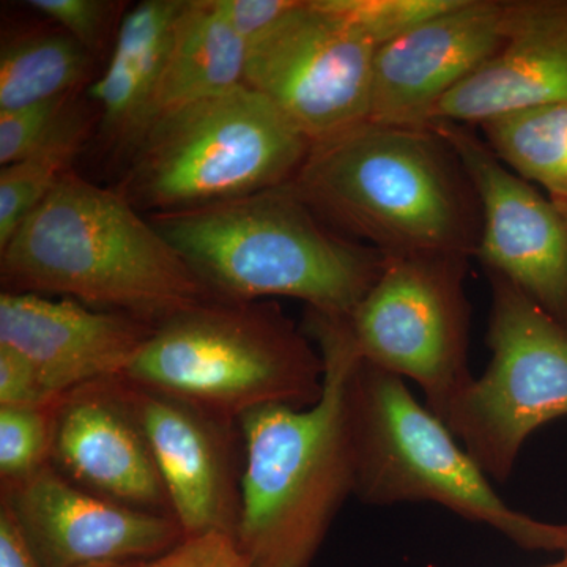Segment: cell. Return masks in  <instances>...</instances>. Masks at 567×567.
<instances>
[{"instance_id": "obj_1", "label": "cell", "mask_w": 567, "mask_h": 567, "mask_svg": "<svg viewBox=\"0 0 567 567\" xmlns=\"http://www.w3.org/2000/svg\"><path fill=\"white\" fill-rule=\"evenodd\" d=\"M293 192L336 233L385 256L476 257L480 194L461 156L431 126L364 122L312 142Z\"/></svg>"}, {"instance_id": "obj_2", "label": "cell", "mask_w": 567, "mask_h": 567, "mask_svg": "<svg viewBox=\"0 0 567 567\" xmlns=\"http://www.w3.org/2000/svg\"><path fill=\"white\" fill-rule=\"evenodd\" d=\"M323 393L308 409L267 405L238 420L244 442L237 539L252 567H311L350 495L354 458L346 394L360 353L346 317L306 311Z\"/></svg>"}, {"instance_id": "obj_3", "label": "cell", "mask_w": 567, "mask_h": 567, "mask_svg": "<svg viewBox=\"0 0 567 567\" xmlns=\"http://www.w3.org/2000/svg\"><path fill=\"white\" fill-rule=\"evenodd\" d=\"M6 292L61 295L158 327L219 300L117 189L73 169L0 248Z\"/></svg>"}, {"instance_id": "obj_4", "label": "cell", "mask_w": 567, "mask_h": 567, "mask_svg": "<svg viewBox=\"0 0 567 567\" xmlns=\"http://www.w3.org/2000/svg\"><path fill=\"white\" fill-rule=\"evenodd\" d=\"M148 219L219 300L295 298L349 317L385 267V254L336 233L289 183Z\"/></svg>"}, {"instance_id": "obj_5", "label": "cell", "mask_w": 567, "mask_h": 567, "mask_svg": "<svg viewBox=\"0 0 567 567\" xmlns=\"http://www.w3.org/2000/svg\"><path fill=\"white\" fill-rule=\"evenodd\" d=\"M275 301L212 300L153 330L121 379L238 423L267 405L308 409L324 365Z\"/></svg>"}, {"instance_id": "obj_6", "label": "cell", "mask_w": 567, "mask_h": 567, "mask_svg": "<svg viewBox=\"0 0 567 567\" xmlns=\"http://www.w3.org/2000/svg\"><path fill=\"white\" fill-rule=\"evenodd\" d=\"M354 458V496L365 505L434 503L487 525L529 551H561L567 524H547L496 494L475 458L402 377L358 358L346 394Z\"/></svg>"}, {"instance_id": "obj_7", "label": "cell", "mask_w": 567, "mask_h": 567, "mask_svg": "<svg viewBox=\"0 0 567 567\" xmlns=\"http://www.w3.org/2000/svg\"><path fill=\"white\" fill-rule=\"evenodd\" d=\"M311 145L241 84L156 118L128 152L117 192L151 216L229 203L292 182Z\"/></svg>"}, {"instance_id": "obj_8", "label": "cell", "mask_w": 567, "mask_h": 567, "mask_svg": "<svg viewBox=\"0 0 567 567\" xmlns=\"http://www.w3.org/2000/svg\"><path fill=\"white\" fill-rule=\"evenodd\" d=\"M492 290V361L442 417L492 480L505 483L533 432L567 416V330L502 276Z\"/></svg>"}, {"instance_id": "obj_9", "label": "cell", "mask_w": 567, "mask_h": 567, "mask_svg": "<svg viewBox=\"0 0 567 567\" xmlns=\"http://www.w3.org/2000/svg\"><path fill=\"white\" fill-rule=\"evenodd\" d=\"M468 260L453 252L386 256L382 275L346 317L360 357L413 380L440 420L475 380L468 368Z\"/></svg>"}, {"instance_id": "obj_10", "label": "cell", "mask_w": 567, "mask_h": 567, "mask_svg": "<svg viewBox=\"0 0 567 567\" xmlns=\"http://www.w3.org/2000/svg\"><path fill=\"white\" fill-rule=\"evenodd\" d=\"M375 44L319 0H300L249 44L244 84L311 142L369 121Z\"/></svg>"}, {"instance_id": "obj_11", "label": "cell", "mask_w": 567, "mask_h": 567, "mask_svg": "<svg viewBox=\"0 0 567 567\" xmlns=\"http://www.w3.org/2000/svg\"><path fill=\"white\" fill-rule=\"evenodd\" d=\"M431 128L464 162L483 207L476 257L567 330V212L499 162L473 126L434 121Z\"/></svg>"}, {"instance_id": "obj_12", "label": "cell", "mask_w": 567, "mask_h": 567, "mask_svg": "<svg viewBox=\"0 0 567 567\" xmlns=\"http://www.w3.org/2000/svg\"><path fill=\"white\" fill-rule=\"evenodd\" d=\"M111 383L151 447L183 536H237L244 473L240 425L121 377Z\"/></svg>"}, {"instance_id": "obj_13", "label": "cell", "mask_w": 567, "mask_h": 567, "mask_svg": "<svg viewBox=\"0 0 567 567\" xmlns=\"http://www.w3.org/2000/svg\"><path fill=\"white\" fill-rule=\"evenodd\" d=\"M39 567H95L148 561L185 539L174 517L118 505L84 491L51 464L2 488Z\"/></svg>"}, {"instance_id": "obj_14", "label": "cell", "mask_w": 567, "mask_h": 567, "mask_svg": "<svg viewBox=\"0 0 567 567\" xmlns=\"http://www.w3.org/2000/svg\"><path fill=\"white\" fill-rule=\"evenodd\" d=\"M505 41L503 0H462L377 48L369 122L424 128L445 99Z\"/></svg>"}, {"instance_id": "obj_15", "label": "cell", "mask_w": 567, "mask_h": 567, "mask_svg": "<svg viewBox=\"0 0 567 567\" xmlns=\"http://www.w3.org/2000/svg\"><path fill=\"white\" fill-rule=\"evenodd\" d=\"M153 330L136 317L71 298L0 293V346L29 358L61 395L125 374Z\"/></svg>"}, {"instance_id": "obj_16", "label": "cell", "mask_w": 567, "mask_h": 567, "mask_svg": "<svg viewBox=\"0 0 567 567\" xmlns=\"http://www.w3.org/2000/svg\"><path fill=\"white\" fill-rule=\"evenodd\" d=\"M111 380L78 388L55 405L50 464L110 502L174 517L151 447Z\"/></svg>"}, {"instance_id": "obj_17", "label": "cell", "mask_w": 567, "mask_h": 567, "mask_svg": "<svg viewBox=\"0 0 567 567\" xmlns=\"http://www.w3.org/2000/svg\"><path fill=\"white\" fill-rule=\"evenodd\" d=\"M547 104H567V0H513L502 48L447 93L431 122L480 126Z\"/></svg>"}, {"instance_id": "obj_18", "label": "cell", "mask_w": 567, "mask_h": 567, "mask_svg": "<svg viewBox=\"0 0 567 567\" xmlns=\"http://www.w3.org/2000/svg\"><path fill=\"white\" fill-rule=\"evenodd\" d=\"M185 7L186 0H144L123 14L106 70L89 87L104 140L123 152L147 122Z\"/></svg>"}, {"instance_id": "obj_19", "label": "cell", "mask_w": 567, "mask_h": 567, "mask_svg": "<svg viewBox=\"0 0 567 567\" xmlns=\"http://www.w3.org/2000/svg\"><path fill=\"white\" fill-rule=\"evenodd\" d=\"M246 55L248 47L224 20L215 0H186L142 133L167 112L244 84Z\"/></svg>"}, {"instance_id": "obj_20", "label": "cell", "mask_w": 567, "mask_h": 567, "mask_svg": "<svg viewBox=\"0 0 567 567\" xmlns=\"http://www.w3.org/2000/svg\"><path fill=\"white\" fill-rule=\"evenodd\" d=\"M95 55L61 28L35 29L3 41L0 112L80 92Z\"/></svg>"}, {"instance_id": "obj_21", "label": "cell", "mask_w": 567, "mask_h": 567, "mask_svg": "<svg viewBox=\"0 0 567 567\" xmlns=\"http://www.w3.org/2000/svg\"><path fill=\"white\" fill-rule=\"evenodd\" d=\"M483 140L507 169L567 200V104L507 112L480 125Z\"/></svg>"}, {"instance_id": "obj_22", "label": "cell", "mask_w": 567, "mask_h": 567, "mask_svg": "<svg viewBox=\"0 0 567 567\" xmlns=\"http://www.w3.org/2000/svg\"><path fill=\"white\" fill-rule=\"evenodd\" d=\"M91 122L78 104L32 153L0 169V248L71 171Z\"/></svg>"}, {"instance_id": "obj_23", "label": "cell", "mask_w": 567, "mask_h": 567, "mask_svg": "<svg viewBox=\"0 0 567 567\" xmlns=\"http://www.w3.org/2000/svg\"><path fill=\"white\" fill-rule=\"evenodd\" d=\"M55 405L0 406L2 488L17 486L50 464Z\"/></svg>"}, {"instance_id": "obj_24", "label": "cell", "mask_w": 567, "mask_h": 567, "mask_svg": "<svg viewBox=\"0 0 567 567\" xmlns=\"http://www.w3.org/2000/svg\"><path fill=\"white\" fill-rule=\"evenodd\" d=\"M319 3L349 21L379 48L456 9L462 0H319Z\"/></svg>"}, {"instance_id": "obj_25", "label": "cell", "mask_w": 567, "mask_h": 567, "mask_svg": "<svg viewBox=\"0 0 567 567\" xmlns=\"http://www.w3.org/2000/svg\"><path fill=\"white\" fill-rule=\"evenodd\" d=\"M78 93L31 104L21 110L0 112L2 167L20 162L43 144L76 104Z\"/></svg>"}, {"instance_id": "obj_26", "label": "cell", "mask_w": 567, "mask_h": 567, "mask_svg": "<svg viewBox=\"0 0 567 567\" xmlns=\"http://www.w3.org/2000/svg\"><path fill=\"white\" fill-rule=\"evenodd\" d=\"M25 6L50 18L93 55L104 47L121 10V3L106 0H29Z\"/></svg>"}, {"instance_id": "obj_27", "label": "cell", "mask_w": 567, "mask_h": 567, "mask_svg": "<svg viewBox=\"0 0 567 567\" xmlns=\"http://www.w3.org/2000/svg\"><path fill=\"white\" fill-rule=\"evenodd\" d=\"M62 398L44 382L29 358L0 346V406H51Z\"/></svg>"}, {"instance_id": "obj_28", "label": "cell", "mask_w": 567, "mask_h": 567, "mask_svg": "<svg viewBox=\"0 0 567 567\" xmlns=\"http://www.w3.org/2000/svg\"><path fill=\"white\" fill-rule=\"evenodd\" d=\"M141 567H252L237 539L224 533L185 537L159 557L142 561Z\"/></svg>"}, {"instance_id": "obj_29", "label": "cell", "mask_w": 567, "mask_h": 567, "mask_svg": "<svg viewBox=\"0 0 567 567\" xmlns=\"http://www.w3.org/2000/svg\"><path fill=\"white\" fill-rule=\"evenodd\" d=\"M216 7L246 47L262 39L300 0H215Z\"/></svg>"}, {"instance_id": "obj_30", "label": "cell", "mask_w": 567, "mask_h": 567, "mask_svg": "<svg viewBox=\"0 0 567 567\" xmlns=\"http://www.w3.org/2000/svg\"><path fill=\"white\" fill-rule=\"evenodd\" d=\"M0 567H39L3 505H0Z\"/></svg>"}, {"instance_id": "obj_31", "label": "cell", "mask_w": 567, "mask_h": 567, "mask_svg": "<svg viewBox=\"0 0 567 567\" xmlns=\"http://www.w3.org/2000/svg\"><path fill=\"white\" fill-rule=\"evenodd\" d=\"M95 567H141V563H114V565H103Z\"/></svg>"}, {"instance_id": "obj_32", "label": "cell", "mask_w": 567, "mask_h": 567, "mask_svg": "<svg viewBox=\"0 0 567 567\" xmlns=\"http://www.w3.org/2000/svg\"><path fill=\"white\" fill-rule=\"evenodd\" d=\"M540 567H567V563L565 559H559V561L554 563V565L540 566Z\"/></svg>"}, {"instance_id": "obj_33", "label": "cell", "mask_w": 567, "mask_h": 567, "mask_svg": "<svg viewBox=\"0 0 567 567\" xmlns=\"http://www.w3.org/2000/svg\"><path fill=\"white\" fill-rule=\"evenodd\" d=\"M561 559H565V561L567 563V544H566L565 550H563V558Z\"/></svg>"}, {"instance_id": "obj_34", "label": "cell", "mask_w": 567, "mask_h": 567, "mask_svg": "<svg viewBox=\"0 0 567 567\" xmlns=\"http://www.w3.org/2000/svg\"><path fill=\"white\" fill-rule=\"evenodd\" d=\"M559 207H563V208H565V210L567 212V200H566V203H565V204H563V205H559Z\"/></svg>"}]
</instances>
